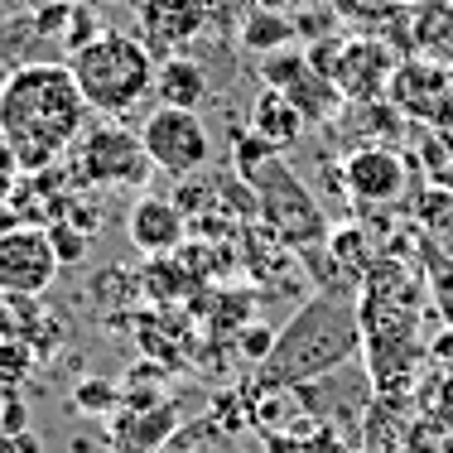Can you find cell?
Wrapping results in <instances>:
<instances>
[{
  "label": "cell",
  "instance_id": "3957f363",
  "mask_svg": "<svg viewBox=\"0 0 453 453\" xmlns=\"http://www.w3.org/2000/svg\"><path fill=\"white\" fill-rule=\"evenodd\" d=\"M232 165H236V179L251 188L265 232H271L289 256L328 246V232H333L328 212H323V203L309 193V183L289 169V159L280 155V150H271L265 140H256L251 131H242L236 135Z\"/></svg>",
  "mask_w": 453,
  "mask_h": 453
},
{
  "label": "cell",
  "instance_id": "ba28073f",
  "mask_svg": "<svg viewBox=\"0 0 453 453\" xmlns=\"http://www.w3.org/2000/svg\"><path fill=\"white\" fill-rule=\"evenodd\" d=\"M410 159L395 145H357L342 159V183H348V198L362 208H391V203L410 198Z\"/></svg>",
  "mask_w": 453,
  "mask_h": 453
},
{
  "label": "cell",
  "instance_id": "603a6c76",
  "mask_svg": "<svg viewBox=\"0 0 453 453\" xmlns=\"http://www.w3.org/2000/svg\"><path fill=\"white\" fill-rule=\"evenodd\" d=\"M410 5H419V0H333L338 19H348V25H362V29H381V25H391V19H395V15H405Z\"/></svg>",
  "mask_w": 453,
  "mask_h": 453
},
{
  "label": "cell",
  "instance_id": "836d02e7",
  "mask_svg": "<svg viewBox=\"0 0 453 453\" xmlns=\"http://www.w3.org/2000/svg\"><path fill=\"white\" fill-rule=\"evenodd\" d=\"M0 453H44V444H39L35 429H15V434L0 429Z\"/></svg>",
  "mask_w": 453,
  "mask_h": 453
},
{
  "label": "cell",
  "instance_id": "d4e9b609",
  "mask_svg": "<svg viewBox=\"0 0 453 453\" xmlns=\"http://www.w3.org/2000/svg\"><path fill=\"white\" fill-rule=\"evenodd\" d=\"M145 289L159 299H179L183 289H188V265L169 261V256H155V261H145Z\"/></svg>",
  "mask_w": 453,
  "mask_h": 453
},
{
  "label": "cell",
  "instance_id": "f1b7e54d",
  "mask_svg": "<svg viewBox=\"0 0 453 453\" xmlns=\"http://www.w3.org/2000/svg\"><path fill=\"white\" fill-rule=\"evenodd\" d=\"M116 401H121V386L102 381V376H88V381H82L78 391H73V405L88 410V415H111Z\"/></svg>",
  "mask_w": 453,
  "mask_h": 453
},
{
  "label": "cell",
  "instance_id": "9a60e30c",
  "mask_svg": "<svg viewBox=\"0 0 453 453\" xmlns=\"http://www.w3.org/2000/svg\"><path fill=\"white\" fill-rule=\"evenodd\" d=\"M304 111H299L289 96H280V92H271V88H261V96L251 102V135L256 140H265L271 150H295L299 145V135H304Z\"/></svg>",
  "mask_w": 453,
  "mask_h": 453
},
{
  "label": "cell",
  "instance_id": "7a4b0ae2",
  "mask_svg": "<svg viewBox=\"0 0 453 453\" xmlns=\"http://www.w3.org/2000/svg\"><path fill=\"white\" fill-rule=\"evenodd\" d=\"M362 357V319L357 295H328L319 289L285 328L275 333V348L265 357V386H309L333 376Z\"/></svg>",
  "mask_w": 453,
  "mask_h": 453
},
{
  "label": "cell",
  "instance_id": "277c9868",
  "mask_svg": "<svg viewBox=\"0 0 453 453\" xmlns=\"http://www.w3.org/2000/svg\"><path fill=\"white\" fill-rule=\"evenodd\" d=\"M155 63L159 58L145 49L140 35L102 29L82 49H73L68 68H73V82H78L82 102L92 111H102L106 121H121V116L140 111L155 96Z\"/></svg>",
  "mask_w": 453,
  "mask_h": 453
},
{
  "label": "cell",
  "instance_id": "5bb4252c",
  "mask_svg": "<svg viewBox=\"0 0 453 453\" xmlns=\"http://www.w3.org/2000/svg\"><path fill=\"white\" fill-rule=\"evenodd\" d=\"M126 236H131V246L145 261H155V256H174L183 242H188V218L179 212L174 198H155V193H145V198H135L131 218H126Z\"/></svg>",
  "mask_w": 453,
  "mask_h": 453
},
{
  "label": "cell",
  "instance_id": "1f68e13d",
  "mask_svg": "<svg viewBox=\"0 0 453 453\" xmlns=\"http://www.w3.org/2000/svg\"><path fill=\"white\" fill-rule=\"evenodd\" d=\"M226 5H236L246 15V10H280V15H304L309 5H319V0H226Z\"/></svg>",
  "mask_w": 453,
  "mask_h": 453
},
{
  "label": "cell",
  "instance_id": "ffe728a7",
  "mask_svg": "<svg viewBox=\"0 0 453 453\" xmlns=\"http://www.w3.org/2000/svg\"><path fill=\"white\" fill-rule=\"evenodd\" d=\"M415 159L419 179L453 193V126H415Z\"/></svg>",
  "mask_w": 453,
  "mask_h": 453
},
{
  "label": "cell",
  "instance_id": "30bf717a",
  "mask_svg": "<svg viewBox=\"0 0 453 453\" xmlns=\"http://www.w3.org/2000/svg\"><path fill=\"white\" fill-rule=\"evenodd\" d=\"M386 102L415 126H453V68L425 58H401Z\"/></svg>",
  "mask_w": 453,
  "mask_h": 453
},
{
  "label": "cell",
  "instance_id": "cb8c5ba5",
  "mask_svg": "<svg viewBox=\"0 0 453 453\" xmlns=\"http://www.w3.org/2000/svg\"><path fill=\"white\" fill-rule=\"evenodd\" d=\"M44 232H49V246H53V256H58V265H78V261H88L92 236L82 232V226H73L68 218H53Z\"/></svg>",
  "mask_w": 453,
  "mask_h": 453
},
{
  "label": "cell",
  "instance_id": "e575fe53",
  "mask_svg": "<svg viewBox=\"0 0 453 453\" xmlns=\"http://www.w3.org/2000/svg\"><path fill=\"white\" fill-rule=\"evenodd\" d=\"M0 429H5V434H15V429H29V410L15 401V395H10L5 405H0Z\"/></svg>",
  "mask_w": 453,
  "mask_h": 453
},
{
  "label": "cell",
  "instance_id": "52a82bcc",
  "mask_svg": "<svg viewBox=\"0 0 453 453\" xmlns=\"http://www.w3.org/2000/svg\"><path fill=\"white\" fill-rule=\"evenodd\" d=\"M140 140H145V155L155 169L174 179H193L212 165V131L203 126L198 111H179V106H159V111L145 116L140 126Z\"/></svg>",
  "mask_w": 453,
  "mask_h": 453
},
{
  "label": "cell",
  "instance_id": "83f0119b",
  "mask_svg": "<svg viewBox=\"0 0 453 453\" xmlns=\"http://www.w3.org/2000/svg\"><path fill=\"white\" fill-rule=\"evenodd\" d=\"M449 212H453V193L449 188H419V198H415V218H419V232H429L434 236V226H444L449 222Z\"/></svg>",
  "mask_w": 453,
  "mask_h": 453
},
{
  "label": "cell",
  "instance_id": "8992f818",
  "mask_svg": "<svg viewBox=\"0 0 453 453\" xmlns=\"http://www.w3.org/2000/svg\"><path fill=\"white\" fill-rule=\"evenodd\" d=\"M73 188H145L150 155L140 131H126L121 121H96L78 135V145L63 155Z\"/></svg>",
  "mask_w": 453,
  "mask_h": 453
},
{
  "label": "cell",
  "instance_id": "e0dca14e",
  "mask_svg": "<svg viewBox=\"0 0 453 453\" xmlns=\"http://www.w3.org/2000/svg\"><path fill=\"white\" fill-rule=\"evenodd\" d=\"M410 251H415V261H419V275H425V285H429V299H434L439 319H444V328L453 333V256L429 232H415Z\"/></svg>",
  "mask_w": 453,
  "mask_h": 453
},
{
  "label": "cell",
  "instance_id": "ac0fdd59",
  "mask_svg": "<svg viewBox=\"0 0 453 453\" xmlns=\"http://www.w3.org/2000/svg\"><path fill=\"white\" fill-rule=\"evenodd\" d=\"M299 39V25L295 15H280V10H246L242 25H236V44L251 49V53H275V49H289Z\"/></svg>",
  "mask_w": 453,
  "mask_h": 453
},
{
  "label": "cell",
  "instance_id": "7402d4cb",
  "mask_svg": "<svg viewBox=\"0 0 453 453\" xmlns=\"http://www.w3.org/2000/svg\"><path fill=\"white\" fill-rule=\"evenodd\" d=\"M35 39H39V29H35V15H10V19H0V82L10 78L15 68H25V63H35Z\"/></svg>",
  "mask_w": 453,
  "mask_h": 453
},
{
  "label": "cell",
  "instance_id": "2e32d148",
  "mask_svg": "<svg viewBox=\"0 0 453 453\" xmlns=\"http://www.w3.org/2000/svg\"><path fill=\"white\" fill-rule=\"evenodd\" d=\"M155 102L159 106H179V111H198L208 102V73L203 63H193L188 53L155 63Z\"/></svg>",
  "mask_w": 453,
  "mask_h": 453
},
{
  "label": "cell",
  "instance_id": "5b68a950",
  "mask_svg": "<svg viewBox=\"0 0 453 453\" xmlns=\"http://www.w3.org/2000/svg\"><path fill=\"white\" fill-rule=\"evenodd\" d=\"M309 63L338 88V96H348L352 106H372L386 102L401 53L381 35H328L309 49Z\"/></svg>",
  "mask_w": 453,
  "mask_h": 453
},
{
  "label": "cell",
  "instance_id": "6da1fadb",
  "mask_svg": "<svg viewBox=\"0 0 453 453\" xmlns=\"http://www.w3.org/2000/svg\"><path fill=\"white\" fill-rule=\"evenodd\" d=\"M88 111L68 63H25L0 82V140L15 150L19 174H44L63 165L78 135L88 131Z\"/></svg>",
  "mask_w": 453,
  "mask_h": 453
},
{
  "label": "cell",
  "instance_id": "f546056e",
  "mask_svg": "<svg viewBox=\"0 0 453 453\" xmlns=\"http://www.w3.org/2000/svg\"><path fill=\"white\" fill-rule=\"evenodd\" d=\"M96 35H102V25H96L92 5H88V0H73L68 35H63V44H68V53H73V49H82V44H88V39H96Z\"/></svg>",
  "mask_w": 453,
  "mask_h": 453
},
{
  "label": "cell",
  "instance_id": "4fadbf2b",
  "mask_svg": "<svg viewBox=\"0 0 453 453\" xmlns=\"http://www.w3.org/2000/svg\"><path fill=\"white\" fill-rule=\"evenodd\" d=\"M208 25V0H140V29H145V49L155 58H174L183 44L203 35Z\"/></svg>",
  "mask_w": 453,
  "mask_h": 453
},
{
  "label": "cell",
  "instance_id": "d590c367",
  "mask_svg": "<svg viewBox=\"0 0 453 453\" xmlns=\"http://www.w3.org/2000/svg\"><path fill=\"white\" fill-rule=\"evenodd\" d=\"M15 226H25V218L15 212V203H0V236L15 232Z\"/></svg>",
  "mask_w": 453,
  "mask_h": 453
},
{
  "label": "cell",
  "instance_id": "484cf974",
  "mask_svg": "<svg viewBox=\"0 0 453 453\" xmlns=\"http://www.w3.org/2000/svg\"><path fill=\"white\" fill-rule=\"evenodd\" d=\"M39 299H19V295H0V338H25L29 323L39 314Z\"/></svg>",
  "mask_w": 453,
  "mask_h": 453
},
{
  "label": "cell",
  "instance_id": "44dd1931",
  "mask_svg": "<svg viewBox=\"0 0 453 453\" xmlns=\"http://www.w3.org/2000/svg\"><path fill=\"white\" fill-rule=\"evenodd\" d=\"M415 410L425 415V429H434V434H453V366H434L429 381H419Z\"/></svg>",
  "mask_w": 453,
  "mask_h": 453
},
{
  "label": "cell",
  "instance_id": "7c38bea8",
  "mask_svg": "<svg viewBox=\"0 0 453 453\" xmlns=\"http://www.w3.org/2000/svg\"><path fill=\"white\" fill-rule=\"evenodd\" d=\"M381 29L395 35L401 58H425V63H439V68H453V0H419V5H410L405 15H395Z\"/></svg>",
  "mask_w": 453,
  "mask_h": 453
},
{
  "label": "cell",
  "instance_id": "8fae6325",
  "mask_svg": "<svg viewBox=\"0 0 453 453\" xmlns=\"http://www.w3.org/2000/svg\"><path fill=\"white\" fill-rule=\"evenodd\" d=\"M58 271L63 265L53 256L44 226H15V232L0 236V295L39 299V295H49Z\"/></svg>",
  "mask_w": 453,
  "mask_h": 453
},
{
  "label": "cell",
  "instance_id": "4dcf8cb0",
  "mask_svg": "<svg viewBox=\"0 0 453 453\" xmlns=\"http://www.w3.org/2000/svg\"><path fill=\"white\" fill-rule=\"evenodd\" d=\"M271 348H275V333L271 328H242V357L265 362V357H271Z\"/></svg>",
  "mask_w": 453,
  "mask_h": 453
},
{
  "label": "cell",
  "instance_id": "4316f807",
  "mask_svg": "<svg viewBox=\"0 0 453 453\" xmlns=\"http://www.w3.org/2000/svg\"><path fill=\"white\" fill-rule=\"evenodd\" d=\"M35 348H29L25 338H0V381L5 386H15V381H25L29 372H35Z\"/></svg>",
  "mask_w": 453,
  "mask_h": 453
},
{
  "label": "cell",
  "instance_id": "d6986e66",
  "mask_svg": "<svg viewBox=\"0 0 453 453\" xmlns=\"http://www.w3.org/2000/svg\"><path fill=\"white\" fill-rule=\"evenodd\" d=\"M174 434V405H155V410H126L116 415V444L126 453H145Z\"/></svg>",
  "mask_w": 453,
  "mask_h": 453
},
{
  "label": "cell",
  "instance_id": "8d00e7d4",
  "mask_svg": "<svg viewBox=\"0 0 453 453\" xmlns=\"http://www.w3.org/2000/svg\"><path fill=\"white\" fill-rule=\"evenodd\" d=\"M39 5H58V0H35V10H39Z\"/></svg>",
  "mask_w": 453,
  "mask_h": 453
},
{
  "label": "cell",
  "instance_id": "9c48e42d",
  "mask_svg": "<svg viewBox=\"0 0 453 453\" xmlns=\"http://www.w3.org/2000/svg\"><path fill=\"white\" fill-rule=\"evenodd\" d=\"M256 73H261V88H271V92H280V96H289V102H295L299 111H304V121H328V116L342 106L338 88H333V82L323 78L314 63H309V53H299L295 44L265 53Z\"/></svg>",
  "mask_w": 453,
  "mask_h": 453
},
{
  "label": "cell",
  "instance_id": "d6a6232c",
  "mask_svg": "<svg viewBox=\"0 0 453 453\" xmlns=\"http://www.w3.org/2000/svg\"><path fill=\"white\" fill-rule=\"evenodd\" d=\"M15 183H19V159H15V150L0 140V203L15 198Z\"/></svg>",
  "mask_w": 453,
  "mask_h": 453
}]
</instances>
